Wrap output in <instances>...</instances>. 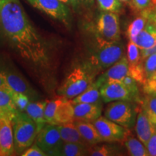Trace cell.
I'll use <instances>...</instances> for the list:
<instances>
[{"label":"cell","instance_id":"cell-1","mask_svg":"<svg viewBox=\"0 0 156 156\" xmlns=\"http://www.w3.org/2000/svg\"><path fill=\"white\" fill-rule=\"evenodd\" d=\"M0 28L17 53L34 71L51 67L48 44L30 23L20 0H0Z\"/></svg>","mask_w":156,"mask_h":156},{"label":"cell","instance_id":"cell-2","mask_svg":"<svg viewBox=\"0 0 156 156\" xmlns=\"http://www.w3.org/2000/svg\"><path fill=\"white\" fill-rule=\"evenodd\" d=\"M97 73L89 62L74 67L58 87V95L72 100L87 89Z\"/></svg>","mask_w":156,"mask_h":156},{"label":"cell","instance_id":"cell-3","mask_svg":"<svg viewBox=\"0 0 156 156\" xmlns=\"http://www.w3.org/2000/svg\"><path fill=\"white\" fill-rule=\"evenodd\" d=\"M96 38V47L90 58L89 62L97 73L106 70L124 56V47L122 42L107 41Z\"/></svg>","mask_w":156,"mask_h":156},{"label":"cell","instance_id":"cell-4","mask_svg":"<svg viewBox=\"0 0 156 156\" xmlns=\"http://www.w3.org/2000/svg\"><path fill=\"white\" fill-rule=\"evenodd\" d=\"M15 151L21 155L34 143L38 134L36 123L26 113L19 112L12 119Z\"/></svg>","mask_w":156,"mask_h":156},{"label":"cell","instance_id":"cell-5","mask_svg":"<svg viewBox=\"0 0 156 156\" xmlns=\"http://www.w3.org/2000/svg\"><path fill=\"white\" fill-rule=\"evenodd\" d=\"M138 108L133 101H117L108 103L104 115L123 127L131 129L135 125Z\"/></svg>","mask_w":156,"mask_h":156},{"label":"cell","instance_id":"cell-6","mask_svg":"<svg viewBox=\"0 0 156 156\" xmlns=\"http://www.w3.org/2000/svg\"><path fill=\"white\" fill-rule=\"evenodd\" d=\"M36 143L47 155H61L64 142L58 125L46 124L37 134Z\"/></svg>","mask_w":156,"mask_h":156},{"label":"cell","instance_id":"cell-7","mask_svg":"<svg viewBox=\"0 0 156 156\" xmlns=\"http://www.w3.org/2000/svg\"><path fill=\"white\" fill-rule=\"evenodd\" d=\"M95 30V37L107 41H120L121 30L118 13L102 12L97 19Z\"/></svg>","mask_w":156,"mask_h":156},{"label":"cell","instance_id":"cell-8","mask_svg":"<svg viewBox=\"0 0 156 156\" xmlns=\"http://www.w3.org/2000/svg\"><path fill=\"white\" fill-rule=\"evenodd\" d=\"M35 8L44 12L52 18L57 20L66 26H70L71 15L65 4L59 0H27Z\"/></svg>","mask_w":156,"mask_h":156},{"label":"cell","instance_id":"cell-9","mask_svg":"<svg viewBox=\"0 0 156 156\" xmlns=\"http://www.w3.org/2000/svg\"><path fill=\"white\" fill-rule=\"evenodd\" d=\"M96 128L103 142H123L130 129L109 120L105 116H100L92 122Z\"/></svg>","mask_w":156,"mask_h":156},{"label":"cell","instance_id":"cell-10","mask_svg":"<svg viewBox=\"0 0 156 156\" xmlns=\"http://www.w3.org/2000/svg\"><path fill=\"white\" fill-rule=\"evenodd\" d=\"M101 100L106 103L117 101L135 102L134 98L125 85L119 80L107 81L100 88Z\"/></svg>","mask_w":156,"mask_h":156},{"label":"cell","instance_id":"cell-11","mask_svg":"<svg viewBox=\"0 0 156 156\" xmlns=\"http://www.w3.org/2000/svg\"><path fill=\"white\" fill-rule=\"evenodd\" d=\"M15 153L12 121L8 116L0 117V153L1 156L13 155Z\"/></svg>","mask_w":156,"mask_h":156},{"label":"cell","instance_id":"cell-12","mask_svg":"<svg viewBox=\"0 0 156 156\" xmlns=\"http://www.w3.org/2000/svg\"><path fill=\"white\" fill-rule=\"evenodd\" d=\"M2 70L5 75L6 83L12 90L26 95L30 99H35L38 97L34 90L18 73L12 69Z\"/></svg>","mask_w":156,"mask_h":156},{"label":"cell","instance_id":"cell-13","mask_svg":"<svg viewBox=\"0 0 156 156\" xmlns=\"http://www.w3.org/2000/svg\"><path fill=\"white\" fill-rule=\"evenodd\" d=\"M102 109L101 102L76 103L74 104V120L93 122L101 116Z\"/></svg>","mask_w":156,"mask_h":156},{"label":"cell","instance_id":"cell-14","mask_svg":"<svg viewBox=\"0 0 156 156\" xmlns=\"http://www.w3.org/2000/svg\"><path fill=\"white\" fill-rule=\"evenodd\" d=\"M154 131L155 125L150 121L141 106L138 109L135 122V132L137 138L145 145Z\"/></svg>","mask_w":156,"mask_h":156},{"label":"cell","instance_id":"cell-15","mask_svg":"<svg viewBox=\"0 0 156 156\" xmlns=\"http://www.w3.org/2000/svg\"><path fill=\"white\" fill-rule=\"evenodd\" d=\"M128 60L126 56H124L119 61L113 64L112 67L108 68L98 78H99L103 82V83L111 80L121 81L124 77L128 75Z\"/></svg>","mask_w":156,"mask_h":156},{"label":"cell","instance_id":"cell-16","mask_svg":"<svg viewBox=\"0 0 156 156\" xmlns=\"http://www.w3.org/2000/svg\"><path fill=\"white\" fill-rule=\"evenodd\" d=\"M131 41L140 50L153 47L156 44V25L148 20L143 30Z\"/></svg>","mask_w":156,"mask_h":156},{"label":"cell","instance_id":"cell-17","mask_svg":"<svg viewBox=\"0 0 156 156\" xmlns=\"http://www.w3.org/2000/svg\"><path fill=\"white\" fill-rule=\"evenodd\" d=\"M74 124L88 145H97L103 142L92 122L74 120Z\"/></svg>","mask_w":156,"mask_h":156},{"label":"cell","instance_id":"cell-18","mask_svg":"<svg viewBox=\"0 0 156 156\" xmlns=\"http://www.w3.org/2000/svg\"><path fill=\"white\" fill-rule=\"evenodd\" d=\"M103 84V82L99 78H97L81 94L72 99L73 104L80 103H95L101 102L100 88Z\"/></svg>","mask_w":156,"mask_h":156},{"label":"cell","instance_id":"cell-19","mask_svg":"<svg viewBox=\"0 0 156 156\" xmlns=\"http://www.w3.org/2000/svg\"><path fill=\"white\" fill-rule=\"evenodd\" d=\"M46 101H38V102H30L25 108V113L30 117L31 119L36 123L38 132L46 125L44 116V109Z\"/></svg>","mask_w":156,"mask_h":156},{"label":"cell","instance_id":"cell-20","mask_svg":"<svg viewBox=\"0 0 156 156\" xmlns=\"http://www.w3.org/2000/svg\"><path fill=\"white\" fill-rule=\"evenodd\" d=\"M58 127L62 140L64 142H75L88 145L78 131L74 124V121L66 124H58Z\"/></svg>","mask_w":156,"mask_h":156},{"label":"cell","instance_id":"cell-21","mask_svg":"<svg viewBox=\"0 0 156 156\" xmlns=\"http://www.w3.org/2000/svg\"><path fill=\"white\" fill-rule=\"evenodd\" d=\"M124 145L127 151L128 155L131 156H149L145 145L132 135L131 132H129L126 138L123 141Z\"/></svg>","mask_w":156,"mask_h":156},{"label":"cell","instance_id":"cell-22","mask_svg":"<svg viewBox=\"0 0 156 156\" xmlns=\"http://www.w3.org/2000/svg\"><path fill=\"white\" fill-rule=\"evenodd\" d=\"M74 119V105L72 101L66 98L59 106L55 114V122L56 125L73 122Z\"/></svg>","mask_w":156,"mask_h":156},{"label":"cell","instance_id":"cell-23","mask_svg":"<svg viewBox=\"0 0 156 156\" xmlns=\"http://www.w3.org/2000/svg\"><path fill=\"white\" fill-rule=\"evenodd\" d=\"M123 155L120 147L115 145H101L98 144L90 145L87 155L92 156H112Z\"/></svg>","mask_w":156,"mask_h":156},{"label":"cell","instance_id":"cell-24","mask_svg":"<svg viewBox=\"0 0 156 156\" xmlns=\"http://www.w3.org/2000/svg\"><path fill=\"white\" fill-rule=\"evenodd\" d=\"M141 106L150 121L156 126V92L146 93Z\"/></svg>","mask_w":156,"mask_h":156},{"label":"cell","instance_id":"cell-25","mask_svg":"<svg viewBox=\"0 0 156 156\" xmlns=\"http://www.w3.org/2000/svg\"><path fill=\"white\" fill-rule=\"evenodd\" d=\"M66 98L59 96L54 98L50 101H46V104L44 109L45 119L47 124L56 125L55 122V114L59 105L65 100Z\"/></svg>","mask_w":156,"mask_h":156},{"label":"cell","instance_id":"cell-26","mask_svg":"<svg viewBox=\"0 0 156 156\" xmlns=\"http://www.w3.org/2000/svg\"><path fill=\"white\" fill-rule=\"evenodd\" d=\"M90 145L75 142H64L61 155L63 156H83L87 155Z\"/></svg>","mask_w":156,"mask_h":156},{"label":"cell","instance_id":"cell-27","mask_svg":"<svg viewBox=\"0 0 156 156\" xmlns=\"http://www.w3.org/2000/svg\"><path fill=\"white\" fill-rule=\"evenodd\" d=\"M8 88L9 87L0 89V108L10 114L12 119L19 112V110L12 98Z\"/></svg>","mask_w":156,"mask_h":156},{"label":"cell","instance_id":"cell-28","mask_svg":"<svg viewBox=\"0 0 156 156\" xmlns=\"http://www.w3.org/2000/svg\"><path fill=\"white\" fill-rule=\"evenodd\" d=\"M148 21L147 17L145 14H140L136 18L130 23L127 28V36L129 40H132L145 27Z\"/></svg>","mask_w":156,"mask_h":156},{"label":"cell","instance_id":"cell-29","mask_svg":"<svg viewBox=\"0 0 156 156\" xmlns=\"http://www.w3.org/2000/svg\"><path fill=\"white\" fill-rule=\"evenodd\" d=\"M99 8L103 12L120 13L123 5L120 0H97Z\"/></svg>","mask_w":156,"mask_h":156},{"label":"cell","instance_id":"cell-30","mask_svg":"<svg viewBox=\"0 0 156 156\" xmlns=\"http://www.w3.org/2000/svg\"><path fill=\"white\" fill-rule=\"evenodd\" d=\"M127 58L129 67H133L138 64L141 60L140 49L132 41L129 40L127 45Z\"/></svg>","mask_w":156,"mask_h":156},{"label":"cell","instance_id":"cell-31","mask_svg":"<svg viewBox=\"0 0 156 156\" xmlns=\"http://www.w3.org/2000/svg\"><path fill=\"white\" fill-rule=\"evenodd\" d=\"M128 75L134 78L137 83L143 85L147 80L143 67V62L141 61L139 64L133 67H129Z\"/></svg>","mask_w":156,"mask_h":156},{"label":"cell","instance_id":"cell-32","mask_svg":"<svg viewBox=\"0 0 156 156\" xmlns=\"http://www.w3.org/2000/svg\"><path fill=\"white\" fill-rule=\"evenodd\" d=\"M8 90L12 96V98L13 101H14L15 106H16L17 109H18L20 112H22L25 111L27 106L30 102L29 97L27 96L26 95L23 94V93L15 92V91L12 90L10 88H8Z\"/></svg>","mask_w":156,"mask_h":156},{"label":"cell","instance_id":"cell-33","mask_svg":"<svg viewBox=\"0 0 156 156\" xmlns=\"http://www.w3.org/2000/svg\"><path fill=\"white\" fill-rule=\"evenodd\" d=\"M156 5V0H132L130 7L139 14L150 10Z\"/></svg>","mask_w":156,"mask_h":156},{"label":"cell","instance_id":"cell-34","mask_svg":"<svg viewBox=\"0 0 156 156\" xmlns=\"http://www.w3.org/2000/svg\"><path fill=\"white\" fill-rule=\"evenodd\" d=\"M121 82L125 85V87L129 90L132 95L134 98L135 102L140 101V95H139V88H138L137 82H136L134 78L130 77V76L126 75L121 80Z\"/></svg>","mask_w":156,"mask_h":156},{"label":"cell","instance_id":"cell-35","mask_svg":"<svg viewBox=\"0 0 156 156\" xmlns=\"http://www.w3.org/2000/svg\"><path fill=\"white\" fill-rule=\"evenodd\" d=\"M94 2L95 0H69V5L75 12H83L92 8Z\"/></svg>","mask_w":156,"mask_h":156},{"label":"cell","instance_id":"cell-36","mask_svg":"<svg viewBox=\"0 0 156 156\" xmlns=\"http://www.w3.org/2000/svg\"><path fill=\"white\" fill-rule=\"evenodd\" d=\"M142 62L146 78L147 79L156 73V54L148 56Z\"/></svg>","mask_w":156,"mask_h":156},{"label":"cell","instance_id":"cell-37","mask_svg":"<svg viewBox=\"0 0 156 156\" xmlns=\"http://www.w3.org/2000/svg\"><path fill=\"white\" fill-rule=\"evenodd\" d=\"M148 155L156 156V126L155 125V131L152 134L147 143L145 144Z\"/></svg>","mask_w":156,"mask_h":156},{"label":"cell","instance_id":"cell-38","mask_svg":"<svg viewBox=\"0 0 156 156\" xmlns=\"http://www.w3.org/2000/svg\"><path fill=\"white\" fill-rule=\"evenodd\" d=\"M22 156H46V153L35 143L26 149L23 153L21 154Z\"/></svg>","mask_w":156,"mask_h":156},{"label":"cell","instance_id":"cell-39","mask_svg":"<svg viewBox=\"0 0 156 156\" xmlns=\"http://www.w3.org/2000/svg\"><path fill=\"white\" fill-rule=\"evenodd\" d=\"M143 89L145 93L156 92V73L147 78L143 85Z\"/></svg>","mask_w":156,"mask_h":156},{"label":"cell","instance_id":"cell-40","mask_svg":"<svg viewBox=\"0 0 156 156\" xmlns=\"http://www.w3.org/2000/svg\"><path fill=\"white\" fill-rule=\"evenodd\" d=\"M154 54H156V44L153 46V47L146 49H141L140 50V56H141V60L143 61L148 56L153 55Z\"/></svg>","mask_w":156,"mask_h":156},{"label":"cell","instance_id":"cell-41","mask_svg":"<svg viewBox=\"0 0 156 156\" xmlns=\"http://www.w3.org/2000/svg\"><path fill=\"white\" fill-rule=\"evenodd\" d=\"M142 13L145 14L147 17L148 20L156 25V5H154L150 10L143 12Z\"/></svg>","mask_w":156,"mask_h":156},{"label":"cell","instance_id":"cell-42","mask_svg":"<svg viewBox=\"0 0 156 156\" xmlns=\"http://www.w3.org/2000/svg\"><path fill=\"white\" fill-rule=\"evenodd\" d=\"M7 83H6V80L5 78V75H4L2 70L0 69V89L2 88H7Z\"/></svg>","mask_w":156,"mask_h":156},{"label":"cell","instance_id":"cell-43","mask_svg":"<svg viewBox=\"0 0 156 156\" xmlns=\"http://www.w3.org/2000/svg\"><path fill=\"white\" fill-rule=\"evenodd\" d=\"M2 116H8L10 119H12V116H10V114H8L7 112H6L5 111H4L2 109L0 108V117H2Z\"/></svg>","mask_w":156,"mask_h":156},{"label":"cell","instance_id":"cell-44","mask_svg":"<svg viewBox=\"0 0 156 156\" xmlns=\"http://www.w3.org/2000/svg\"><path fill=\"white\" fill-rule=\"evenodd\" d=\"M122 2H124L126 4V5H128L129 6H131V3H132V0H120Z\"/></svg>","mask_w":156,"mask_h":156},{"label":"cell","instance_id":"cell-45","mask_svg":"<svg viewBox=\"0 0 156 156\" xmlns=\"http://www.w3.org/2000/svg\"><path fill=\"white\" fill-rule=\"evenodd\" d=\"M62 3L65 4V5H69V0H59Z\"/></svg>","mask_w":156,"mask_h":156},{"label":"cell","instance_id":"cell-46","mask_svg":"<svg viewBox=\"0 0 156 156\" xmlns=\"http://www.w3.org/2000/svg\"><path fill=\"white\" fill-rule=\"evenodd\" d=\"M0 156H1V153H0Z\"/></svg>","mask_w":156,"mask_h":156}]
</instances>
